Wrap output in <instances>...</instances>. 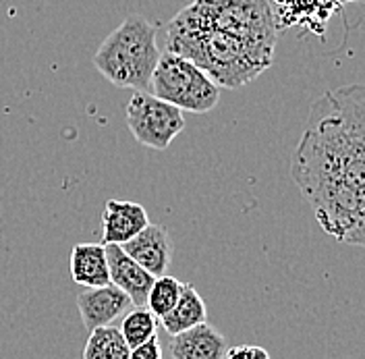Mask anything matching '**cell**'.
<instances>
[{
    "label": "cell",
    "mask_w": 365,
    "mask_h": 359,
    "mask_svg": "<svg viewBox=\"0 0 365 359\" xmlns=\"http://www.w3.org/2000/svg\"><path fill=\"white\" fill-rule=\"evenodd\" d=\"M291 175L319 226L349 246L365 243V90L326 91L309 108Z\"/></svg>",
    "instance_id": "6da1fadb"
},
{
    "label": "cell",
    "mask_w": 365,
    "mask_h": 359,
    "mask_svg": "<svg viewBox=\"0 0 365 359\" xmlns=\"http://www.w3.org/2000/svg\"><path fill=\"white\" fill-rule=\"evenodd\" d=\"M166 50L189 59L220 88H241L270 67L274 52L222 29L168 31Z\"/></svg>",
    "instance_id": "7a4b0ae2"
},
{
    "label": "cell",
    "mask_w": 365,
    "mask_h": 359,
    "mask_svg": "<svg viewBox=\"0 0 365 359\" xmlns=\"http://www.w3.org/2000/svg\"><path fill=\"white\" fill-rule=\"evenodd\" d=\"M156 25L141 15H129L93 54V67L123 90L148 91L160 59Z\"/></svg>",
    "instance_id": "3957f363"
},
{
    "label": "cell",
    "mask_w": 365,
    "mask_h": 359,
    "mask_svg": "<svg viewBox=\"0 0 365 359\" xmlns=\"http://www.w3.org/2000/svg\"><path fill=\"white\" fill-rule=\"evenodd\" d=\"M148 91L181 111L197 114L210 113L220 100V88L202 69L168 50L160 52Z\"/></svg>",
    "instance_id": "277c9868"
},
{
    "label": "cell",
    "mask_w": 365,
    "mask_h": 359,
    "mask_svg": "<svg viewBox=\"0 0 365 359\" xmlns=\"http://www.w3.org/2000/svg\"><path fill=\"white\" fill-rule=\"evenodd\" d=\"M204 27L228 31L274 52L276 23L268 0H195Z\"/></svg>",
    "instance_id": "5b68a950"
},
{
    "label": "cell",
    "mask_w": 365,
    "mask_h": 359,
    "mask_svg": "<svg viewBox=\"0 0 365 359\" xmlns=\"http://www.w3.org/2000/svg\"><path fill=\"white\" fill-rule=\"evenodd\" d=\"M127 127L137 141L152 150H166L185 129L181 108L150 91H135L127 104Z\"/></svg>",
    "instance_id": "8992f818"
},
{
    "label": "cell",
    "mask_w": 365,
    "mask_h": 359,
    "mask_svg": "<svg viewBox=\"0 0 365 359\" xmlns=\"http://www.w3.org/2000/svg\"><path fill=\"white\" fill-rule=\"evenodd\" d=\"M77 308L88 330L110 326L114 320L123 318L131 308L133 301L114 285L90 287L77 295Z\"/></svg>",
    "instance_id": "52a82bcc"
},
{
    "label": "cell",
    "mask_w": 365,
    "mask_h": 359,
    "mask_svg": "<svg viewBox=\"0 0 365 359\" xmlns=\"http://www.w3.org/2000/svg\"><path fill=\"white\" fill-rule=\"evenodd\" d=\"M123 251L137 262L145 272H150L154 278L166 274V270L173 262V241L164 226L150 225L141 228L133 239L123 243Z\"/></svg>",
    "instance_id": "ba28073f"
},
{
    "label": "cell",
    "mask_w": 365,
    "mask_h": 359,
    "mask_svg": "<svg viewBox=\"0 0 365 359\" xmlns=\"http://www.w3.org/2000/svg\"><path fill=\"white\" fill-rule=\"evenodd\" d=\"M104 249H106L110 285L125 293L135 308H145V297L154 283V276L133 262L120 246L108 243L104 246Z\"/></svg>",
    "instance_id": "9c48e42d"
},
{
    "label": "cell",
    "mask_w": 365,
    "mask_h": 359,
    "mask_svg": "<svg viewBox=\"0 0 365 359\" xmlns=\"http://www.w3.org/2000/svg\"><path fill=\"white\" fill-rule=\"evenodd\" d=\"M148 225L150 218L141 203L129 200H108L102 214V243L123 246Z\"/></svg>",
    "instance_id": "30bf717a"
},
{
    "label": "cell",
    "mask_w": 365,
    "mask_h": 359,
    "mask_svg": "<svg viewBox=\"0 0 365 359\" xmlns=\"http://www.w3.org/2000/svg\"><path fill=\"white\" fill-rule=\"evenodd\" d=\"M228 343L222 333H218L207 322L182 330L170 340L173 359H225Z\"/></svg>",
    "instance_id": "8fae6325"
},
{
    "label": "cell",
    "mask_w": 365,
    "mask_h": 359,
    "mask_svg": "<svg viewBox=\"0 0 365 359\" xmlns=\"http://www.w3.org/2000/svg\"><path fill=\"white\" fill-rule=\"evenodd\" d=\"M71 276L77 285L104 287L110 285L104 243H77L71 249Z\"/></svg>",
    "instance_id": "7c38bea8"
},
{
    "label": "cell",
    "mask_w": 365,
    "mask_h": 359,
    "mask_svg": "<svg viewBox=\"0 0 365 359\" xmlns=\"http://www.w3.org/2000/svg\"><path fill=\"white\" fill-rule=\"evenodd\" d=\"M207 322V308H205V301L202 299V295L195 291V287L182 283L181 295L175 303V308L160 318V324L162 328L175 337L182 330H189L197 324H204Z\"/></svg>",
    "instance_id": "4fadbf2b"
},
{
    "label": "cell",
    "mask_w": 365,
    "mask_h": 359,
    "mask_svg": "<svg viewBox=\"0 0 365 359\" xmlns=\"http://www.w3.org/2000/svg\"><path fill=\"white\" fill-rule=\"evenodd\" d=\"M131 347L114 326H100L90 330L83 347V359H129Z\"/></svg>",
    "instance_id": "5bb4252c"
},
{
    "label": "cell",
    "mask_w": 365,
    "mask_h": 359,
    "mask_svg": "<svg viewBox=\"0 0 365 359\" xmlns=\"http://www.w3.org/2000/svg\"><path fill=\"white\" fill-rule=\"evenodd\" d=\"M181 287L182 283L175 276H168V274L156 276L150 291H148V297H145V308L150 310V314L156 320H160L164 314H168L181 295Z\"/></svg>",
    "instance_id": "9a60e30c"
},
{
    "label": "cell",
    "mask_w": 365,
    "mask_h": 359,
    "mask_svg": "<svg viewBox=\"0 0 365 359\" xmlns=\"http://www.w3.org/2000/svg\"><path fill=\"white\" fill-rule=\"evenodd\" d=\"M120 335L127 340V345L133 349L137 345L145 343L148 338L156 335V318L150 314L148 308H131L127 314L123 315L120 322Z\"/></svg>",
    "instance_id": "2e32d148"
},
{
    "label": "cell",
    "mask_w": 365,
    "mask_h": 359,
    "mask_svg": "<svg viewBox=\"0 0 365 359\" xmlns=\"http://www.w3.org/2000/svg\"><path fill=\"white\" fill-rule=\"evenodd\" d=\"M129 359H164L162 345H160L158 337L154 335L152 338H148L145 343L133 347L131 353H129Z\"/></svg>",
    "instance_id": "e0dca14e"
},
{
    "label": "cell",
    "mask_w": 365,
    "mask_h": 359,
    "mask_svg": "<svg viewBox=\"0 0 365 359\" xmlns=\"http://www.w3.org/2000/svg\"><path fill=\"white\" fill-rule=\"evenodd\" d=\"M225 359H270V353L264 347L237 345V347H228Z\"/></svg>",
    "instance_id": "ac0fdd59"
}]
</instances>
